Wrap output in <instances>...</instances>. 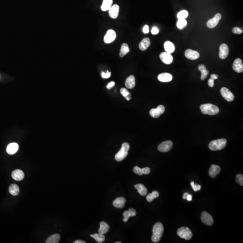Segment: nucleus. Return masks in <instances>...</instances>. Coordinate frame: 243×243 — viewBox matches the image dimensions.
Masks as SVG:
<instances>
[{"label": "nucleus", "mask_w": 243, "mask_h": 243, "mask_svg": "<svg viewBox=\"0 0 243 243\" xmlns=\"http://www.w3.org/2000/svg\"><path fill=\"white\" fill-rule=\"evenodd\" d=\"M164 226L161 223H156L154 226L153 228V235L151 238L152 241L153 242L158 243L160 241L164 233Z\"/></svg>", "instance_id": "nucleus-1"}, {"label": "nucleus", "mask_w": 243, "mask_h": 243, "mask_svg": "<svg viewBox=\"0 0 243 243\" xmlns=\"http://www.w3.org/2000/svg\"><path fill=\"white\" fill-rule=\"evenodd\" d=\"M200 110L205 114L214 115L219 112V109L217 106L211 104H203L200 106Z\"/></svg>", "instance_id": "nucleus-2"}, {"label": "nucleus", "mask_w": 243, "mask_h": 243, "mask_svg": "<svg viewBox=\"0 0 243 243\" xmlns=\"http://www.w3.org/2000/svg\"><path fill=\"white\" fill-rule=\"evenodd\" d=\"M227 144V140L222 138L211 141L209 144V147L210 150L212 151H220L225 148Z\"/></svg>", "instance_id": "nucleus-3"}, {"label": "nucleus", "mask_w": 243, "mask_h": 243, "mask_svg": "<svg viewBox=\"0 0 243 243\" xmlns=\"http://www.w3.org/2000/svg\"><path fill=\"white\" fill-rule=\"evenodd\" d=\"M130 149V146L128 143H123L122 146L120 151L115 156V158L117 161H121L127 157L128 154V151Z\"/></svg>", "instance_id": "nucleus-4"}, {"label": "nucleus", "mask_w": 243, "mask_h": 243, "mask_svg": "<svg viewBox=\"0 0 243 243\" xmlns=\"http://www.w3.org/2000/svg\"><path fill=\"white\" fill-rule=\"evenodd\" d=\"M177 235L181 238L186 240H190L193 236L191 230L187 227H182L178 229L177 231Z\"/></svg>", "instance_id": "nucleus-5"}, {"label": "nucleus", "mask_w": 243, "mask_h": 243, "mask_svg": "<svg viewBox=\"0 0 243 243\" xmlns=\"http://www.w3.org/2000/svg\"><path fill=\"white\" fill-rule=\"evenodd\" d=\"M221 94L222 96L228 102H231L234 99L233 94L226 87H223L221 89Z\"/></svg>", "instance_id": "nucleus-6"}, {"label": "nucleus", "mask_w": 243, "mask_h": 243, "mask_svg": "<svg viewBox=\"0 0 243 243\" xmlns=\"http://www.w3.org/2000/svg\"><path fill=\"white\" fill-rule=\"evenodd\" d=\"M173 146V143L172 141L170 140H168V141H164V142L161 143L160 145L158 146V151L161 152H167L169 151Z\"/></svg>", "instance_id": "nucleus-7"}, {"label": "nucleus", "mask_w": 243, "mask_h": 243, "mask_svg": "<svg viewBox=\"0 0 243 243\" xmlns=\"http://www.w3.org/2000/svg\"><path fill=\"white\" fill-rule=\"evenodd\" d=\"M165 111V107L164 105H160L158 106L156 109H152L150 111V114L151 116L154 118H158L160 115Z\"/></svg>", "instance_id": "nucleus-8"}, {"label": "nucleus", "mask_w": 243, "mask_h": 243, "mask_svg": "<svg viewBox=\"0 0 243 243\" xmlns=\"http://www.w3.org/2000/svg\"><path fill=\"white\" fill-rule=\"evenodd\" d=\"M201 220L203 223L208 226L212 225L213 219L210 214L206 211L203 212L201 216Z\"/></svg>", "instance_id": "nucleus-9"}, {"label": "nucleus", "mask_w": 243, "mask_h": 243, "mask_svg": "<svg viewBox=\"0 0 243 243\" xmlns=\"http://www.w3.org/2000/svg\"><path fill=\"white\" fill-rule=\"evenodd\" d=\"M222 19V15L220 13H217L214 17L210 19L207 23V26L209 28H212L217 26L219 21Z\"/></svg>", "instance_id": "nucleus-10"}, {"label": "nucleus", "mask_w": 243, "mask_h": 243, "mask_svg": "<svg viewBox=\"0 0 243 243\" xmlns=\"http://www.w3.org/2000/svg\"><path fill=\"white\" fill-rule=\"evenodd\" d=\"M116 38V33L115 31L112 29H110L107 31V33L104 36V40L105 43H112L115 40Z\"/></svg>", "instance_id": "nucleus-11"}, {"label": "nucleus", "mask_w": 243, "mask_h": 243, "mask_svg": "<svg viewBox=\"0 0 243 243\" xmlns=\"http://www.w3.org/2000/svg\"><path fill=\"white\" fill-rule=\"evenodd\" d=\"M160 60L166 64H169L173 62V58L171 54L167 52H162L160 54Z\"/></svg>", "instance_id": "nucleus-12"}, {"label": "nucleus", "mask_w": 243, "mask_h": 243, "mask_svg": "<svg viewBox=\"0 0 243 243\" xmlns=\"http://www.w3.org/2000/svg\"><path fill=\"white\" fill-rule=\"evenodd\" d=\"M229 53L228 46L226 44H222L219 47V56L221 59H225Z\"/></svg>", "instance_id": "nucleus-13"}, {"label": "nucleus", "mask_w": 243, "mask_h": 243, "mask_svg": "<svg viewBox=\"0 0 243 243\" xmlns=\"http://www.w3.org/2000/svg\"><path fill=\"white\" fill-rule=\"evenodd\" d=\"M185 55L187 58L191 60L198 59L200 56V53L199 52L191 49H187L186 50L185 52Z\"/></svg>", "instance_id": "nucleus-14"}, {"label": "nucleus", "mask_w": 243, "mask_h": 243, "mask_svg": "<svg viewBox=\"0 0 243 243\" xmlns=\"http://www.w3.org/2000/svg\"><path fill=\"white\" fill-rule=\"evenodd\" d=\"M119 7L118 5L115 4L112 5L109 9V14L110 17L112 19H116L119 15Z\"/></svg>", "instance_id": "nucleus-15"}, {"label": "nucleus", "mask_w": 243, "mask_h": 243, "mask_svg": "<svg viewBox=\"0 0 243 243\" xmlns=\"http://www.w3.org/2000/svg\"><path fill=\"white\" fill-rule=\"evenodd\" d=\"M233 70L238 73H241L243 71V64L242 61L240 58L236 59L233 63Z\"/></svg>", "instance_id": "nucleus-16"}, {"label": "nucleus", "mask_w": 243, "mask_h": 243, "mask_svg": "<svg viewBox=\"0 0 243 243\" xmlns=\"http://www.w3.org/2000/svg\"><path fill=\"white\" fill-rule=\"evenodd\" d=\"M221 168L218 165H212L209 170V173L212 178H215L221 172Z\"/></svg>", "instance_id": "nucleus-17"}, {"label": "nucleus", "mask_w": 243, "mask_h": 243, "mask_svg": "<svg viewBox=\"0 0 243 243\" xmlns=\"http://www.w3.org/2000/svg\"><path fill=\"white\" fill-rule=\"evenodd\" d=\"M173 78L172 75L169 73H162L158 75V79L161 82H167L171 81Z\"/></svg>", "instance_id": "nucleus-18"}, {"label": "nucleus", "mask_w": 243, "mask_h": 243, "mask_svg": "<svg viewBox=\"0 0 243 243\" xmlns=\"http://www.w3.org/2000/svg\"><path fill=\"white\" fill-rule=\"evenodd\" d=\"M12 177L16 181H21L24 177V173L20 169L14 170L12 172Z\"/></svg>", "instance_id": "nucleus-19"}, {"label": "nucleus", "mask_w": 243, "mask_h": 243, "mask_svg": "<svg viewBox=\"0 0 243 243\" xmlns=\"http://www.w3.org/2000/svg\"><path fill=\"white\" fill-rule=\"evenodd\" d=\"M126 202V199L124 197H119L113 201V205L116 208L122 209L125 206Z\"/></svg>", "instance_id": "nucleus-20"}, {"label": "nucleus", "mask_w": 243, "mask_h": 243, "mask_svg": "<svg viewBox=\"0 0 243 243\" xmlns=\"http://www.w3.org/2000/svg\"><path fill=\"white\" fill-rule=\"evenodd\" d=\"M19 145L16 143H11L9 144L6 148V151L9 154H15L19 150Z\"/></svg>", "instance_id": "nucleus-21"}, {"label": "nucleus", "mask_w": 243, "mask_h": 243, "mask_svg": "<svg viewBox=\"0 0 243 243\" xmlns=\"http://www.w3.org/2000/svg\"><path fill=\"white\" fill-rule=\"evenodd\" d=\"M136 214V211L134 209L131 208L128 211H125L123 213V216L124 217V218L123 219V222L126 223L128 222L130 217H134Z\"/></svg>", "instance_id": "nucleus-22"}, {"label": "nucleus", "mask_w": 243, "mask_h": 243, "mask_svg": "<svg viewBox=\"0 0 243 243\" xmlns=\"http://www.w3.org/2000/svg\"><path fill=\"white\" fill-rule=\"evenodd\" d=\"M151 45V40L148 38L143 39L139 44V47L140 50L146 51Z\"/></svg>", "instance_id": "nucleus-23"}, {"label": "nucleus", "mask_w": 243, "mask_h": 243, "mask_svg": "<svg viewBox=\"0 0 243 243\" xmlns=\"http://www.w3.org/2000/svg\"><path fill=\"white\" fill-rule=\"evenodd\" d=\"M135 78L133 75L130 76L126 79L125 82V86L129 89H132L135 86Z\"/></svg>", "instance_id": "nucleus-24"}, {"label": "nucleus", "mask_w": 243, "mask_h": 243, "mask_svg": "<svg viewBox=\"0 0 243 243\" xmlns=\"http://www.w3.org/2000/svg\"><path fill=\"white\" fill-rule=\"evenodd\" d=\"M164 47L166 52L171 54L174 52L175 50V46L174 44L169 41L165 42L164 43Z\"/></svg>", "instance_id": "nucleus-25"}, {"label": "nucleus", "mask_w": 243, "mask_h": 243, "mask_svg": "<svg viewBox=\"0 0 243 243\" xmlns=\"http://www.w3.org/2000/svg\"><path fill=\"white\" fill-rule=\"evenodd\" d=\"M198 69L201 73V79L202 80H204L207 77L208 75L209 74L208 70H207L206 66L203 64H200L199 65Z\"/></svg>", "instance_id": "nucleus-26"}, {"label": "nucleus", "mask_w": 243, "mask_h": 243, "mask_svg": "<svg viewBox=\"0 0 243 243\" xmlns=\"http://www.w3.org/2000/svg\"><path fill=\"white\" fill-rule=\"evenodd\" d=\"M135 188L138 190L140 195L146 196L147 194L148 191L147 188L142 184H136L134 186Z\"/></svg>", "instance_id": "nucleus-27"}, {"label": "nucleus", "mask_w": 243, "mask_h": 243, "mask_svg": "<svg viewBox=\"0 0 243 243\" xmlns=\"http://www.w3.org/2000/svg\"><path fill=\"white\" fill-rule=\"evenodd\" d=\"M100 227L99 230V233L101 234H105L109 231L110 229V226L107 224L104 221L101 222L100 223Z\"/></svg>", "instance_id": "nucleus-28"}, {"label": "nucleus", "mask_w": 243, "mask_h": 243, "mask_svg": "<svg viewBox=\"0 0 243 243\" xmlns=\"http://www.w3.org/2000/svg\"><path fill=\"white\" fill-rule=\"evenodd\" d=\"M113 0H103L102 5L101 6V10L106 11L109 10L112 5Z\"/></svg>", "instance_id": "nucleus-29"}, {"label": "nucleus", "mask_w": 243, "mask_h": 243, "mask_svg": "<svg viewBox=\"0 0 243 243\" xmlns=\"http://www.w3.org/2000/svg\"><path fill=\"white\" fill-rule=\"evenodd\" d=\"M130 52V49L129 48L128 44L123 43L122 45L121 49H120L119 56L120 57H123L126 54H128Z\"/></svg>", "instance_id": "nucleus-30"}, {"label": "nucleus", "mask_w": 243, "mask_h": 243, "mask_svg": "<svg viewBox=\"0 0 243 243\" xmlns=\"http://www.w3.org/2000/svg\"><path fill=\"white\" fill-rule=\"evenodd\" d=\"M9 192L12 195L16 196L20 193V189L16 184H13L9 187Z\"/></svg>", "instance_id": "nucleus-31"}, {"label": "nucleus", "mask_w": 243, "mask_h": 243, "mask_svg": "<svg viewBox=\"0 0 243 243\" xmlns=\"http://www.w3.org/2000/svg\"><path fill=\"white\" fill-rule=\"evenodd\" d=\"M60 234H54L48 238L46 243H58L60 241Z\"/></svg>", "instance_id": "nucleus-32"}, {"label": "nucleus", "mask_w": 243, "mask_h": 243, "mask_svg": "<svg viewBox=\"0 0 243 243\" xmlns=\"http://www.w3.org/2000/svg\"><path fill=\"white\" fill-rule=\"evenodd\" d=\"M90 236L93 238L98 243H103L105 241V236L103 234L96 233L94 234H91Z\"/></svg>", "instance_id": "nucleus-33"}, {"label": "nucleus", "mask_w": 243, "mask_h": 243, "mask_svg": "<svg viewBox=\"0 0 243 243\" xmlns=\"http://www.w3.org/2000/svg\"><path fill=\"white\" fill-rule=\"evenodd\" d=\"M187 22L185 19L178 20L176 23V26L180 29H184L187 26Z\"/></svg>", "instance_id": "nucleus-34"}, {"label": "nucleus", "mask_w": 243, "mask_h": 243, "mask_svg": "<svg viewBox=\"0 0 243 243\" xmlns=\"http://www.w3.org/2000/svg\"><path fill=\"white\" fill-rule=\"evenodd\" d=\"M159 196V193L157 191H154L152 193L149 194L147 197V200L148 202H151L155 198Z\"/></svg>", "instance_id": "nucleus-35"}, {"label": "nucleus", "mask_w": 243, "mask_h": 243, "mask_svg": "<svg viewBox=\"0 0 243 243\" xmlns=\"http://www.w3.org/2000/svg\"><path fill=\"white\" fill-rule=\"evenodd\" d=\"M120 93L127 100H130L132 98V96H131L130 93L126 88H121L120 90Z\"/></svg>", "instance_id": "nucleus-36"}, {"label": "nucleus", "mask_w": 243, "mask_h": 243, "mask_svg": "<svg viewBox=\"0 0 243 243\" xmlns=\"http://www.w3.org/2000/svg\"><path fill=\"white\" fill-rule=\"evenodd\" d=\"M189 13L187 10H182L177 14V17L178 20L185 19L188 16Z\"/></svg>", "instance_id": "nucleus-37"}, {"label": "nucleus", "mask_w": 243, "mask_h": 243, "mask_svg": "<svg viewBox=\"0 0 243 243\" xmlns=\"http://www.w3.org/2000/svg\"><path fill=\"white\" fill-rule=\"evenodd\" d=\"M236 181L237 183L241 186H243V175L242 174L237 175L236 176Z\"/></svg>", "instance_id": "nucleus-38"}, {"label": "nucleus", "mask_w": 243, "mask_h": 243, "mask_svg": "<svg viewBox=\"0 0 243 243\" xmlns=\"http://www.w3.org/2000/svg\"><path fill=\"white\" fill-rule=\"evenodd\" d=\"M133 172L139 175V176H142L143 174L142 169H140L138 166H135L133 168Z\"/></svg>", "instance_id": "nucleus-39"}, {"label": "nucleus", "mask_w": 243, "mask_h": 243, "mask_svg": "<svg viewBox=\"0 0 243 243\" xmlns=\"http://www.w3.org/2000/svg\"><path fill=\"white\" fill-rule=\"evenodd\" d=\"M190 185L192 187L194 191H197L200 190L201 189V186L198 184H194V182H192L190 183Z\"/></svg>", "instance_id": "nucleus-40"}, {"label": "nucleus", "mask_w": 243, "mask_h": 243, "mask_svg": "<svg viewBox=\"0 0 243 243\" xmlns=\"http://www.w3.org/2000/svg\"><path fill=\"white\" fill-rule=\"evenodd\" d=\"M232 32L234 34H241L243 33V30L240 27H234L232 29Z\"/></svg>", "instance_id": "nucleus-41"}, {"label": "nucleus", "mask_w": 243, "mask_h": 243, "mask_svg": "<svg viewBox=\"0 0 243 243\" xmlns=\"http://www.w3.org/2000/svg\"><path fill=\"white\" fill-rule=\"evenodd\" d=\"M101 76H102V77L104 78H109L111 77V73H110L108 71H107L106 73H104V72H102Z\"/></svg>", "instance_id": "nucleus-42"}, {"label": "nucleus", "mask_w": 243, "mask_h": 243, "mask_svg": "<svg viewBox=\"0 0 243 243\" xmlns=\"http://www.w3.org/2000/svg\"><path fill=\"white\" fill-rule=\"evenodd\" d=\"M159 33V29L156 27H154L152 28L151 33L153 35H156Z\"/></svg>", "instance_id": "nucleus-43"}, {"label": "nucleus", "mask_w": 243, "mask_h": 243, "mask_svg": "<svg viewBox=\"0 0 243 243\" xmlns=\"http://www.w3.org/2000/svg\"><path fill=\"white\" fill-rule=\"evenodd\" d=\"M142 169L143 173L145 175H148L151 172V169L149 167H146Z\"/></svg>", "instance_id": "nucleus-44"}, {"label": "nucleus", "mask_w": 243, "mask_h": 243, "mask_svg": "<svg viewBox=\"0 0 243 243\" xmlns=\"http://www.w3.org/2000/svg\"><path fill=\"white\" fill-rule=\"evenodd\" d=\"M214 80H215L212 78H210L209 80L208 84L209 86L210 87H213L214 84Z\"/></svg>", "instance_id": "nucleus-45"}, {"label": "nucleus", "mask_w": 243, "mask_h": 243, "mask_svg": "<svg viewBox=\"0 0 243 243\" xmlns=\"http://www.w3.org/2000/svg\"><path fill=\"white\" fill-rule=\"evenodd\" d=\"M143 32L145 34H147L149 33V27L148 25H146L143 27Z\"/></svg>", "instance_id": "nucleus-46"}, {"label": "nucleus", "mask_w": 243, "mask_h": 243, "mask_svg": "<svg viewBox=\"0 0 243 243\" xmlns=\"http://www.w3.org/2000/svg\"><path fill=\"white\" fill-rule=\"evenodd\" d=\"M114 85L115 82H110V83L108 84L106 87H107L108 89H110L112 87H114Z\"/></svg>", "instance_id": "nucleus-47"}, {"label": "nucleus", "mask_w": 243, "mask_h": 243, "mask_svg": "<svg viewBox=\"0 0 243 243\" xmlns=\"http://www.w3.org/2000/svg\"><path fill=\"white\" fill-rule=\"evenodd\" d=\"M218 76L217 75L214 74H212L211 75V78H212L213 79L216 80L218 78Z\"/></svg>", "instance_id": "nucleus-48"}, {"label": "nucleus", "mask_w": 243, "mask_h": 243, "mask_svg": "<svg viewBox=\"0 0 243 243\" xmlns=\"http://www.w3.org/2000/svg\"><path fill=\"white\" fill-rule=\"evenodd\" d=\"M187 199V200L188 201H191V200H192V195H190V194H189V195H188L187 197V199Z\"/></svg>", "instance_id": "nucleus-49"}, {"label": "nucleus", "mask_w": 243, "mask_h": 243, "mask_svg": "<svg viewBox=\"0 0 243 243\" xmlns=\"http://www.w3.org/2000/svg\"><path fill=\"white\" fill-rule=\"evenodd\" d=\"M189 194L187 193H185L184 194H183V199H187V196L189 195Z\"/></svg>", "instance_id": "nucleus-50"}, {"label": "nucleus", "mask_w": 243, "mask_h": 243, "mask_svg": "<svg viewBox=\"0 0 243 243\" xmlns=\"http://www.w3.org/2000/svg\"><path fill=\"white\" fill-rule=\"evenodd\" d=\"M74 243H85L86 242L84 241H81V240H78V241H75L74 242Z\"/></svg>", "instance_id": "nucleus-51"}, {"label": "nucleus", "mask_w": 243, "mask_h": 243, "mask_svg": "<svg viewBox=\"0 0 243 243\" xmlns=\"http://www.w3.org/2000/svg\"><path fill=\"white\" fill-rule=\"evenodd\" d=\"M121 242H116L115 243H121Z\"/></svg>", "instance_id": "nucleus-52"}]
</instances>
